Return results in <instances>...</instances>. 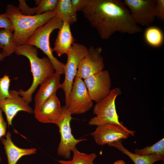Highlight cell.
I'll list each match as a JSON object with an SVG mask.
<instances>
[{"label":"cell","instance_id":"cell-1","mask_svg":"<svg viewBox=\"0 0 164 164\" xmlns=\"http://www.w3.org/2000/svg\"><path fill=\"white\" fill-rule=\"evenodd\" d=\"M82 12L103 40L109 39L116 32L134 34L142 32L120 0H88Z\"/></svg>","mask_w":164,"mask_h":164},{"label":"cell","instance_id":"cell-2","mask_svg":"<svg viewBox=\"0 0 164 164\" xmlns=\"http://www.w3.org/2000/svg\"><path fill=\"white\" fill-rule=\"evenodd\" d=\"M5 12L12 22L13 40L17 46L26 43L38 28L56 16L54 11L33 16L25 15L18 6L12 4L6 6Z\"/></svg>","mask_w":164,"mask_h":164},{"label":"cell","instance_id":"cell-3","mask_svg":"<svg viewBox=\"0 0 164 164\" xmlns=\"http://www.w3.org/2000/svg\"><path fill=\"white\" fill-rule=\"evenodd\" d=\"M17 55H22L27 58L29 61L33 77L32 83L26 91L20 89L19 95L27 103L32 100V95L37 87L55 72L53 66L47 57L39 58L35 47L26 43L17 46L15 52Z\"/></svg>","mask_w":164,"mask_h":164},{"label":"cell","instance_id":"cell-4","mask_svg":"<svg viewBox=\"0 0 164 164\" xmlns=\"http://www.w3.org/2000/svg\"><path fill=\"white\" fill-rule=\"evenodd\" d=\"M63 22L56 16L52 18L38 28L26 43L40 49L52 62L55 72L60 75L64 74L65 64L59 61L53 55L52 49L50 46L49 39L51 32L55 29H59Z\"/></svg>","mask_w":164,"mask_h":164},{"label":"cell","instance_id":"cell-5","mask_svg":"<svg viewBox=\"0 0 164 164\" xmlns=\"http://www.w3.org/2000/svg\"><path fill=\"white\" fill-rule=\"evenodd\" d=\"M121 93L120 88L115 87L111 89L106 97L96 103L93 109L95 116L90 119L88 124L97 126L108 123H114L124 126L119 120L115 104L116 98Z\"/></svg>","mask_w":164,"mask_h":164},{"label":"cell","instance_id":"cell-6","mask_svg":"<svg viewBox=\"0 0 164 164\" xmlns=\"http://www.w3.org/2000/svg\"><path fill=\"white\" fill-rule=\"evenodd\" d=\"M88 48L84 45L74 43L67 54V60L64 66L65 78L61 88L64 93L65 105L68 103L70 93L80 64Z\"/></svg>","mask_w":164,"mask_h":164},{"label":"cell","instance_id":"cell-7","mask_svg":"<svg viewBox=\"0 0 164 164\" xmlns=\"http://www.w3.org/2000/svg\"><path fill=\"white\" fill-rule=\"evenodd\" d=\"M93 106L85 84L80 77H76L70 93L67 104L64 106L71 115L84 113Z\"/></svg>","mask_w":164,"mask_h":164},{"label":"cell","instance_id":"cell-8","mask_svg":"<svg viewBox=\"0 0 164 164\" xmlns=\"http://www.w3.org/2000/svg\"><path fill=\"white\" fill-rule=\"evenodd\" d=\"M133 20L138 25L148 27L156 17V0H124Z\"/></svg>","mask_w":164,"mask_h":164},{"label":"cell","instance_id":"cell-9","mask_svg":"<svg viewBox=\"0 0 164 164\" xmlns=\"http://www.w3.org/2000/svg\"><path fill=\"white\" fill-rule=\"evenodd\" d=\"M135 132L128 129L125 126L108 123L97 126L91 135L97 145H103L126 139L130 135L134 136Z\"/></svg>","mask_w":164,"mask_h":164},{"label":"cell","instance_id":"cell-10","mask_svg":"<svg viewBox=\"0 0 164 164\" xmlns=\"http://www.w3.org/2000/svg\"><path fill=\"white\" fill-rule=\"evenodd\" d=\"M89 96L93 101L98 102L106 97L111 86L109 71L104 70L84 79Z\"/></svg>","mask_w":164,"mask_h":164},{"label":"cell","instance_id":"cell-11","mask_svg":"<svg viewBox=\"0 0 164 164\" xmlns=\"http://www.w3.org/2000/svg\"><path fill=\"white\" fill-rule=\"evenodd\" d=\"M34 113L35 118L39 122L54 124L59 127L65 113L56 93H54Z\"/></svg>","mask_w":164,"mask_h":164},{"label":"cell","instance_id":"cell-12","mask_svg":"<svg viewBox=\"0 0 164 164\" xmlns=\"http://www.w3.org/2000/svg\"><path fill=\"white\" fill-rule=\"evenodd\" d=\"M65 114L59 126L60 140L57 151L58 155L66 159L70 158L71 152L79 142L86 141V139H76L71 132L70 122L72 118L70 112L63 107Z\"/></svg>","mask_w":164,"mask_h":164},{"label":"cell","instance_id":"cell-13","mask_svg":"<svg viewBox=\"0 0 164 164\" xmlns=\"http://www.w3.org/2000/svg\"><path fill=\"white\" fill-rule=\"evenodd\" d=\"M102 48L91 46L79 65L76 77L85 79L104 70Z\"/></svg>","mask_w":164,"mask_h":164},{"label":"cell","instance_id":"cell-14","mask_svg":"<svg viewBox=\"0 0 164 164\" xmlns=\"http://www.w3.org/2000/svg\"><path fill=\"white\" fill-rule=\"evenodd\" d=\"M10 91L11 97L0 101V109L5 113L9 126L12 125L13 119L19 112H34L29 104L19 96L18 91L12 90Z\"/></svg>","mask_w":164,"mask_h":164},{"label":"cell","instance_id":"cell-15","mask_svg":"<svg viewBox=\"0 0 164 164\" xmlns=\"http://www.w3.org/2000/svg\"><path fill=\"white\" fill-rule=\"evenodd\" d=\"M60 75L55 72L43 81L36 93L34 98V112L54 93L61 88Z\"/></svg>","mask_w":164,"mask_h":164},{"label":"cell","instance_id":"cell-16","mask_svg":"<svg viewBox=\"0 0 164 164\" xmlns=\"http://www.w3.org/2000/svg\"><path fill=\"white\" fill-rule=\"evenodd\" d=\"M5 136L6 138H2L0 140L4 146L8 164H16L22 157L36 153L37 149L35 148L22 149L16 146L11 139L9 132H7Z\"/></svg>","mask_w":164,"mask_h":164},{"label":"cell","instance_id":"cell-17","mask_svg":"<svg viewBox=\"0 0 164 164\" xmlns=\"http://www.w3.org/2000/svg\"><path fill=\"white\" fill-rule=\"evenodd\" d=\"M70 25L63 22L59 29L54 47L52 49L58 56H60L64 54H67L75 41L71 31Z\"/></svg>","mask_w":164,"mask_h":164},{"label":"cell","instance_id":"cell-18","mask_svg":"<svg viewBox=\"0 0 164 164\" xmlns=\"http://www.w3.org/2000/svg\"><path fill=\"white\" fill-rule=\"evenodd\" d=\"M122 141H118L108 145L117 148L129 157L134 164H153L159 161L164 162V157L156 154L140 155L131 152L123 146Z\"/></svg>","mask_w":164,"mask_h":164},{"label":"cell","instance_id":"cell-19","mask_svg":"<svg viewBox=\"0 0 164 164\" xmlns=\"http://www.w3.org/2000/svg\"><path fill=\"white\" fill-rule=\"evenodd\" d=\"M54 11L56 17L70 25L75 23L77 20V12L73 7L71 0H58Z\"/></svg>","mask_w":164,"mask_h":164},{"label":"cell","instance_id":"cell-20","mask_svg":"<svg viewBox=\"0 0 164 164\" xmlns=\"http://www.w3.org/2000/svg\"><path fill=\"white\" fill-rule=\"evenodd\" d=\"M144 35L146 43L150 46L159 48L163 44L164 34L162 30L157 27H148L145 29Z\"/></svg>","mask_w":164,"mask_h":164},{"label":"cell","instance_id":"cell-21","mask_svg":"<svg viewBox=\"0 0 164 164\" xmlns=\"http://www.w3.org/2000/svg\"><path fill=\"white\" fill-rule=\"evenodd\" d=\"M13 35L12 32L9 30L4 29L0 30V48L5 58L15 53L17 46L13 41Z\"/></svg>","mask_w":164,"mask_h":164},{"label":"cell","instance_id":"cell-22","mask_svg":"<svg viewBox=\"0 0 164 164\" xmlns=\"http://www.w3.org/2000/svg\"><path fill=\"white\" fill-rule=\"evenodd\" d=\"M72 152L73 156L71 160H59L58 162L61 164H94L93 162L97 157L95 153L87 154L81 152L76 148Z\"/></svg>","mask_w":164,"mask_h":164},{"label":"cell","instance_id":"cell-23","mask_svg":"<svg viewBox=\"0 0 164 164\" xmlns=\"http://www.w3.org/2000/svg\"><path fill=\"white\" fill-rule=\"evenodd\" d=\"M134 152L140 155L154 154L164 157V138H163L152 145L141 149L136 148Z\"/></svg>","mask_w":164,"mask_h":164},{"label":"cell","instance_id":"cell-24","mask_svg":"<svg viewBox=\"0 0 164 164\" xmlns=\"http://www.w3.org/2000/svg\"><path fill=\"white\" fill-rule=\"evenodd\" d=\"M37 6V15L54 11L56 7L58 0H36L35 1Z\"/></svg>","mask_w":164,"mask_h":164},{"label":"cell","instance_id":"cell-25","mask_svg":"<svg viewBox=\"0 0 164 164\" xmlns=\"http://www.w3.org/2000/svg\"><path fill=\"white\" fill-rule=\"evenodd\" d=\"M10 83V79L6 74L0 77V101L11 96L9 90Z\"/></svg>","mask_w":164,"mask_h":164},{"label":"cell","instance_id":"cell-26","mask_svg":"<svg viewBox=\"0 0 164 164\" xmlns=\"http://www.w3.org/2000/svg\"><path fill=\"white\" fill-rule=\"evenodd\" d=\"M18 7L22 14L29 16H33L37 15V10L36 7L31 8L27 5L26 1L19 0Z\"/></svg>","mask_w":164,"mask_h":164},{"label":"cell","instance_id":"cell-27","mask_svg":"<svg viewBox=\"0 0 164 164\" xmlns=\"http://www.w3.org/2000/svg\"><path fill=\"white\" fill-rule=\"evenodd\" d=\"M0 28L14 31L12 22L5 12L0 14Z\"/></svg>","mask_w":164,"mask_h":164},{"label":"cell","instance_id":"cell-28","mask_svg":"<svg viewBox=\"0 0 164 164\" xmlns=\"http://www.w3.org/2000/svg\"><path fill=\"white\" fill-rule=\"evenodd\" d=\"M156 17L161 21L164 20V0H156Z\"/></svg>","mask_w":164,"mask_h":164},{"label":"cell","instance_id":"cell-29","mask_svg":"<svg viewBox=\"0 0 164 164\" xmlns=\"http://www.w3.org/2000/svg\"><path fill=\"white\" fill-rule=\"evenodd\" d=\"M88 0H71L73 7L76 12L82 11L86 5Z\"/></svg>","mask_w":164,"mask_h":164},{"label":"cell","instance_id":"cell-30","mask_svg":"<svg viewBox=\"0 0 164 164\" xmlns=\"http://www.w3.org/2000/svg\"><path fill=\"white\" fill-rule=\"evenodd\" d=\"M7 123L5 121L2 114V111L0 109V140L2 137L6 135ZM1 159L0 157V163Z\"/></svg>","mask_w":164,"mask_h":164},{"label":"cell","instance_id":"cell-31","mask_svg":"<svg viewBox=\"0 0 164 164\" xmlns=\"http://www.w3.org/2000/svg\"><path fill=\"white\" fill-rule=\"evenodd\" d=\"M112 164H126L125 162L122 160H118Z\"/></svg>","mask_w":164,"mask_h":164},{"label":"cell","instance_id":"cell-32","mask_svg":"<svg viewBox=\"0 0 164 164\" xmlns=\"http://www.w3.org/2000/svg\"><path fill=\"white\" fill-rule=\"evenodd\" d=\"M5 57L2 56L1 52L0 50V61L3 60L4 59Z\"/></svg>","mask_w":164,"mask_h":164}]
</instances>
